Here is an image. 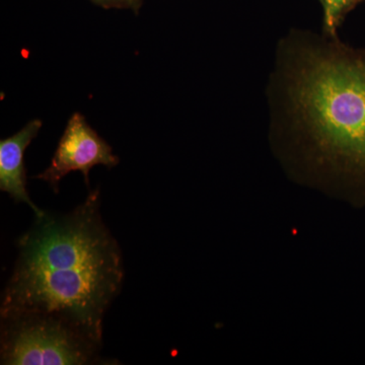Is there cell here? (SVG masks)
<instances>
[{
	"label": "cell",
	"mask_w": 365,
	"mask_h": 365,
	"mask_svg": "<svg viewBox=\"0 0 365 365\" xmlns=\"http://www.w3.org/2000/svg\"><path fill=\"white\" fill-rule=\"evenodd\" d=\"M274 78V144L299 182L365 203V49L337 37L285 41Z\"/></svg>",
	"instance_id": "1"
},
{
	"label": "cell",
	"mask_w": 365,
	"mask_h": 365,
	"mask_svg": "<svg viewBox=\"0 0 365 365\" xmlns=\"http://www.w3.org/2000/svg\"><path fill=\"white\" fill-rule=\"evenodd\" d=\"M0 316L60 317L103 344L105 314L122 289V252L101 215L98 189L66 215L46 212L18 241Z\"/></svg>",
	"instance_id": "2"
},
{
	"label": "cell",
	"mask_w": 365,
	"mask_h": 365,
	"mask_svg": "<svg viewBox=\"0 0 365 365\" xmlns=\"http://www.w3.org/2000/svg\"><path fill=\"white\" fill-rule=\"evenodd\" d=\"M102 345L54 314L21 313L1 317V364H101Z\"/></svg>",
	"instance_id": "3"
},
{
	"label": "cell",
	"mask_w": 365,
	"mask_h": 365,
	"mask_svg": "<svg viewBox=\"0 0 365 365\" xmlns=\"http://www.w3.org/2000/svg\"><path fill=\"white\" fill-rule=\"evenodd\" d=\"M118 163L119 158L113 155L107 141L86 123L81 113H74L60 138L49 167L33 178L47 182L57 193L60 181L69 173H83L86 186L90 187L88 175L93 167L102 165L110 169Z\"/></svg>",
	"instance_id": "4"
},
{
	"label": "cell",
	"mask_w": 365,
	"mask_h": 365,
	"mask_svg": "<svg viewBox=\"0 0 365 365\" xmlns=\"http://www.w3.org/2000/svg\"><path fill=\"white\" fill-rule=\"evenodd\" d=\"M41 127V120H33L18 133L0 141V190L16 202L28 204L36 216H42L45 211L36 206L29 196L24 155Z\"/></svg>",
	"instance_id": "5"
},
{
	"label": "cell",
	"mask_w": 365,
	"mask_h": 365,
	"mask_svg": "<svg viewBox=\"0 0 365 365\" xmlns=\"http://www.w3.org/2000/svg\"><path fill=\"white\" fill-rule=\"evenodd\" d=\"M362 0H319L323 7L324 32L337 37V31L345 16Z\"/></svg>",
	"instance_id": "6"
},
{
	"label": "cell",
	"mask_w": 365,
	"mask_h": 365,
	"mask_svg": "<svg viewBox=\"0 0 365 365\" xmlns=\"http://www.w3.org/2000/svg\"><path fill=\"white\" fill-rule=\"evenodd\" d=\"M91 1L105 9H131L135 14H138L143 4V0H91Z\"/></svg>",
	"instance_id": "7"
},
{
	"label": "cell",
	"mask_w": 365,
	"mask_h": 365,
	"mask_svg": "<svg viewBox=\"0 0 365 365\" xmlns=\"http://www.w3.org/2000/svg\"><path fill=\"white\" fill-rule=\"evenodd\" d=\"M362 1H365V0H362Z\"/></svg>",
	"instance_id": "8"
}]
</instances>
